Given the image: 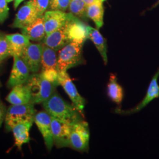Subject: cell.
Listing matches in <instances>:
<instances>
[{
  "mask_svg": "<svg viewBox=\"0 0 159 159\" xmlns=\"http://www.w3.org/2000/svg\"><path fill=\"white\" fill-rule=\"evenodd\" d=\"M83 1L86 4V5L88 6L90 5L91 4H93V3H94V2H96L98 1L99 0H83Z\"/></svg>",
  "mask_w": 159,
  "mask_h": 159,
  "instance_id": "obj_30",
  "label": "cell"
},
{
  "mask_svg": "<svg viewBox=\"0 0 159 159\" xmlns=\"http://www.w3.org/2000/svg\"><path fill=\"white\" fill-rule=\"evenodd\" d=\"M69 13L57 10L46 11L44 14L46 35L57 30L66 22Z\"/></svg>",
  "mask_w": 159,
  "mask_h": 159,
  "instance_id": "obj_15",
  "label": "cell"
},
{
  "mask_svg": "<svg viewBox=\"0 0 159 159\" xmlns=\"http://www.w3.org/2000/svg\"><path fill=\"white\" fill-rule=\"evenodd\" d=\"M83 44L84 42L71 41L58 50L57 63L58 72L67 71L68 69L84 63Z\"/></svg>",
  "mask_w": 159,
  "mask_h": 159,
  "instance_id": "obj_3",
  "label": "cell"
},
{
  "mask_svg": "<svg viewBox=\"0 0 159 159\" xmlns=\"http://www.w3.org/2000/svg\"><path fill=\"white\" fill-rule=\"evenodd\" d=\"M58 81L59 85L63 87L64 91L71 99L73 104L77 108L83 116L84 115V108L85 107V100L81 96L74 85L73 81L67 71L58 72Z\"/></svg>",
  "mask_w": 159,
  "mask_h": 159,
  "instance_id": "obj_8",
  "label": "cell"
},
{
  "mask_svg": "<svg viewBox=\"0 0 159 159\" xmlns=\"http://www.w3.org/2000/svg\"><path fill=\"white\" fill-rule=\"evenodd\" d=\"M51 128L54 144L57 148L70 147V137L72 125L51 117Z\"/></svg>",
  "mask_w": 159,
  "mask_h": 159,
  "instance_id": "obj_11",
  "label": "cell"
},
{
  "mask_svg": "<svg viewBox=\"0 0 159 159\" xmlns=\"http://www.w3.org/2000/svg\"><path fill=\"white\" fill-rule=\"evenodd\" d=\"M43 43H30L23 52L21 58L29 68L31 73H38L41 67Z\"/></svg>",
  "mask_w": 159,
  "mask_h": 159,
  "instance_id": "obj_9",
  "label": "cell"
},
{
  "mask_svg": "<svg viewBox=\"0 0 159 159\" xmlns=\"http://www.w3.org/2000/svg\"><path fill=\"white\" fill-rule=\"evenodd\" d=\"M7 1V2L8 3V2H11V1H12L13 0H6Z\"/></svg>",
  "mask_w": 159,
  "mask_h": 159,
  "instance_id": "obj_32",
  "label": "cell"
},
{
  "mask_svg": "<svg viewBox=\"0 0 159 159\" xmlns=\"http://www.w3.org/2000/svg\"><path fill=\"white\" fill-rule=\"evenodd\" d=\"M107 95L109 98L116 102L120 108L121 103L124 97V91L122 87L117 83L116 75L110 74L107 84Z\"/></svg>",
  "mask_w": 159,
  "mask_h": 159,
  "instance_id": "obj_21",
  "label": "cell"
},
{
  "mask_svg": "<svg viewBox=\"0 0 159 159\" xmlns=\"http://www.w3.org/2000/svg\"><path fill=\"white\" fill-rule=\"evenodd\" d=\"M6 0H0V23H4L8 17L9 8Z\"/></svg>",
  "mask_w": 159,
  "mask_h": 159,
  "instance_id": "obj_27",
  "label": "cell"
},
{
  "mask_svg": "<svg viewBox=\"0 0 159 159\" xmlns=\"http://www.w3.org/2000/svg\"><path fill=\"white\" fill-rule=\"evenodd\" d=\"M33 123L24 121L19 123L13 126L11 131L15 139V144L18 148H21L24 144L30 141V130Z\"/></svg>",
  "mask_w": 159,
  "mask_h": 159,
  "instance_id": "obj_19",
  "label": "cell"
},
{
  "mask_svg": "<svg viewBox=\"0 0 159 159\" xmlns=\"http://www.w3.org/2000/svg\"><path fill=\"white\" fill-rule=\"evenodd\" d=\"M43 44L41 58V73L56 85H59L58 77V71L57 69L58 54L57 51L48 46Z\"/></svg>",
  "mask_w": 159,
  "mask_h": 159,
  "instance_id": "obj_6",
  "label": "cell"
},
{
  "mask_svg": "<svg viewBox=\"0 0 159 159\" xmlns=\"http://www.w3.org/2000/svg\"><path fill=\"white\" fill-rule=\"evenodd\" d=\"M10 56H11V51L6 34L0 31V64Z\"/></svg>",
  "mask_w": 159,
  "mask_h": 159,
  "instance_id": "obj_24",
  "label": "cell"
},
{
  "mask_svg": "<svg viewBox=\"0 0 159 159\" xmlns=\"http://www.w3.org/2000/svg\"><path fill=\"white\" fill-rule=\"evenodd\" d=\"M159 1H158V2H157V3H156V4H155V6H154L153 7H156V6H158V5H159Z\"/></svg>",
  "mask_w": 159,
  "mask_h": 159,
  "instance_id": "obj_31",
  "label": "cell"
},
{
  "mask_svg": "<svg viewBox=\"0 0 159 159\" xmlns=\"http://www.w3.org/2000/svg\"><path fill=\"white\" fill-rule=\"evenodd\" d=\"M22 34L34 41H42L46 37L44 16L39 17L28 26L21 29Z\"/></svg>",
  "mask_w": 159,
  "mask_h": 159,
  "instance_id": "obj_16",
  "label": "cell"
},
{
  "mask_svg": "<svg viewBox=\"0 0 159 159\" xmlns=\"http://www.w3.org/2000/svg\"><path fill=\"white\" fill-rule=\"evenodd\" d=\"M43 106L52 117L71 125L83 120L77 108L66 102L56 91L43 102Z\"/></svg>",
  "mask_w": 159,
  "mask_h": 159,
  "instance_id": "obj_1",
  "label": "cell"
},
{
  "mask_svg": "<svg viewBox=\"0 0 159 159\" xmlns=\"http://www.w3.org/2000/svg\"><path fill=\"white\" fill-rule=\"evenodd\" d=\"M73 16L71 13H69L68 19L63 26L46 35L42 41V43L58 51L69 43L74 41L75 38L71 24Z\"/></svg>",
  "mask_w": 159,
  "mask_h": 159,
  "instance_id": "obj_4",
  "label": "cell"
},
{
  "mask_svg": "<svg viewBox=\"0 0 159 159\" xmlns=\"http://www.w3.org/2000/svg\"><path fill=\"white\" fill-rule=\"evenodd\" d=\"M71 0H50L49 7L51 10L65 12L69 7Z\"/></svg>",
  "mask_w": 159,
  "mask_h": 159,
  "instance_id": "obj_26",
  "label": "cell"
},
{
  "mask_svg": "<svg viewBox=\"0 0 159 159\" xmlns=\"http://www.w3.org/2000/svg\"><path fill=\"white\" fill-rule=\"evenodd\" d=\"M1 86H2V84H1V83L0 81V87H1Z\"/></svg>",
  "mask_w": 159,
  "mask_h": 159,
  "instance_id": "obj_33",
  "label": "cell"
},
{
  "mask_svg": "<svg viewBox=\"0 0 159 159\" xmlns=\"http://www.w3.org/2000/svg\"><path fill=\"white\" fill-rule=\"evenodd\" d=\"M34 122L43 137L47 150L51 151L54 144L51 128V116L46 111H40L35 114Z\"/></svg>",
  "mask_w": 159,
  "mask_h": 159,
  "instance_id": "obj_12",
  "label": "cell"
},
{
  "mask_svg": "<svg viewBox=\"0 0 159 159\" xmlns=\"http://www.w3.org/2000/svg\"><path fill=\"white\" fill-rule=\"evenodd\" d=\"M87 8V6L83 0H71L68 7L70 13L83 20H87L88 18Z\"/></svg>",
  "mask_w": 159,
  "mask_h": 159,
  "instance_id": "obj_23",
  "label": "cell"
},
{
  "mask_svg": "<svg viewBox=\"0 0 159 159\" xmlns=\"http://www.w3.org/2000/svg\"><path fill=\"white\" fill-rule=\"evenodd\" d=\"M99 1H102V0H99Z\"/></svg>",
  "mask_w": 159,
  "mask_h": 159,
  "instance_id": "obj_35",
  "label": "cell"
},
{
  "mask_svg": "<svg viewBox=\"0 0 159 159\" xmlns=\"http://www.w3.org/2000/svg\"><path fill=\"white\" fill-rule=\"evenodd\" d=\"M25 84L28 86L31 93V102L34 104L45 102L56 91L57 87L41 73L30 74Z\"/></svg>",
  "mask_w": 159,
  "mask_h": 159,
  "instance_id": "obj_2",
  "label": "cell"
},
{
  "mask_svg": "<svg viewBox=\"0 0 159 159\" xmlns=\"http://www.w3.org/2000/svg\"><path fill=\"white\" fill-rule=\"evenodd\" d=\"M159 77V68L150 83L146 96L143 98L142 101L137 106L128 110H123L121 108H116L115 112L123 115L135 113L142 110L143 108L145 107L149 102L153 101L154 99L158 98L159 97V85L158 84Z\"/></svg>",
  "mask_w": 159,
  "mask_h": 159,
  "instance_id": "obj_10",
  "label": "cell"
},
{
  "mask_svg": "<svg viewBox=\"0 0 159 159\" xmlns=\"http://www.w3.org/2000/svg\"><path fill=\"white\" fill-rule=\"evenodd\" d=\"M90 129L88 123L83 120L72 125L70 147L80 152H86L89 148Z\"/></svg>",
  "mask_w": 159,
  "mask_h": 159,
  "instance_id": "obj_7",
  "label": "cell"
},
{
  "mask_svg": "<svg viewBox=\"0 0 159 159\" xmlns=\"http://www.w3.org/2000/svg\"><path fill=\"white\" fill-rule=\"evenodd\" d=\"M8 102L12 105L25 104L31 102V96L28 86L25 84L16 85L6 97Z\"/></svg>",
  "mask_w": 159,
  "mask_h": 159,
  "instance_id": "obj_17",
  "label": "cell"
},
{
  "mask_svg": "<svg viewBox=\"0 0 159 159\" xmlns=\"http://www.w3.org/2000/svg\"><path fill=\"white\" fill-rule=\"evenodd\" d=\"M88 39L91 40L94 44L96 47L97 50L100 52L102 57V60L105 64H107L108 61L107 55V44L106 41L102 37L97 29L93 28L92 27L87 26Z\"/></svg>",
  "mask_w": 159,
  "mask_h": 159,
  "instance_id": "obj_20",
  "label": "cell"
},
{
  "mask_svg": "<svg viewBox=\"0 0 159 159\" xmlns=\"http://www.w3.org/2000/svg\"><path fill=\"white\" fill-rule=\"evenodd\" d=\"M8 41L11 56L21 57L24 49L30 43L29 38L23 34H12L6 35Z\"/></svg>",
  "mask_w": 159,
  "mask_h": 159,
  "instance_id": "obj_18",
  "label": "cell"
},
{
  "mask_svg": "<svg viewBox=\"0 0 159 159\" xmlns=\"http://www.w3.org/2000/svg\"><path fill=\"white\" fill-rule=\"evenodd\" d=\"M14 64L8 81L10 88L26 83L30 76V71L21 57L14 56Z\"/></svg>",
  "mask_w": 159,
  "mask_h": 159,
  "instance_id": "obj_13",
  "label": "cell"
},
{
  "mask_svg": "<svg viewBox=\"0 0 159 159\" xmlns=\"http://www.w3.org/2000/svg\"><path fill=\"white\" fill-rule=\"evenodd\" d=\"M14 8L15 10H16L17 8V7H18V6L23 2V1L24 0H14Z\"/></svg>",
  "mask_w": 159,
  "mask_h": 159,
  "instance_id": "obj_29",
  "label": "cell"
},
{
  "mask_svg": "<svg viewBox=\"0 0 159 159\" xmlns=\"http://www.w3.org/2000/svg\"><path fill=\"white\" fill-rule=\"evenodd\" d=\"M87 16L95 23L97 29H100L103 25L104 17L102 1H98L87 6Z\"/></svg>",
  "mask_w": 159,
  "mask_h": 159,
  "instance_id": "obj_22",
  "label": "cell"
},
{
  "mask_svg": "<svg viewBox=\"0 0 159 159\" xmlns=\"http://www.w3.org/2000/svg\"><path fill=\"white\" fill-rule=\"evenodd\" d=\"M7 110L5 105L0 99V127L6 119Z\"/></svg>",
  "mask_w": 159,
  "mask_h": 159,
  "instance_id": "obj_28",
  "label": "cell"
},
{
  "mask_svg": "<svg viewBox=\"0 0 159 159\" xmlns=\"http://www.w3.org/2000/svg\"><path fill=\"white\" fill-rule=\"evenodd\" d=\"M37 12L38 17L44 16L49 7L50 0H29Z\"/></svg>",
  "mask_w": 159,
  "mask_h": 159,
  "instance_id": "obj_25",
  "label": "cell"
},
{
  "mask_svg": "<svg viewBox=\"0 0 159 159\" xmlns=\"http://www.w3.org/2000/svg\"><path fill=\"white\" fill-rule=\"evenodd\" d=\"M106 1V0H102V2H104V1Z\"/></svg>",
  "mask_w": 159,
  "mask_h": 159,
  "instance_id": "obj_34",
  "label": "cell"
},
{
  "mask_svg": "<svg viewBox=\"0 0 159 159\" xmlns=\"http://www.w3.org/2000/svg\"><path fill=\"white\" fill-rule=\"evenodd\" d=\"M35 114L34 104L32 102L12 105L7 110L5 119L6 128L8 130H11L13 126L19 123L24 121L33 123Z\"/></svg>",
  "mask_w": 159,
  "mask_h": 159,
  "instance_id": "obj_5",
  "label": "cell"
},
{
  "mask_svg": "<svg viewBox=\"0 0 159 159\" xmlns=\"http://www.w3.org/2000/svg\"><path fill=\"white\" fill-rule=\"evenodd\" d=\"M37 17H39L34 7L30 1H27L17 12L11 27L23 29L33 23Z\"/></svg>",
  "mask_w": 159,
  "mask_h": 159,
  "instance_id": "obj_14",
  "label": "cell"
}]
</instances>
